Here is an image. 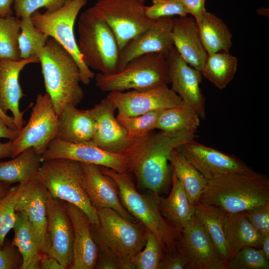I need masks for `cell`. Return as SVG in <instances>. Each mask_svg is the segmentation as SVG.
<instances>
[{"label": "cell", "instance_id": "obj_1", "mask_svg": "<svg viewBox=\"0 0 269 269\" xmlns=\"http://www.w3.org/2000/svg\"><path fill=\"white\" fill-rule=\"evenodd\" d=\"M197 129L151 133L134 141L121 151L129 172L133 173L138 185L159 194L170 180L169 158L179 146L194 140Z\"/></svg>", "mask_w": 269, "mask_h": 269}, {"label": "cell", "instance_id": "obj_2", "mask_svg": "<svg viewBox=\"0 0 269 269\" xmlns=\"http://www.w3.org/2000/svg\"><path fill=\"white\" fill-rule=\"evenodd\" d=\"M199 201L226 213L247 211L269 202V178L255 171L208 180Z\"/></svg>", "mask_w": 269, "mask_h": 269}, {"label": "cell", "instance_id": "obj_3", "mask_svg": "<svg viewBox=\"0 0 269 269\" xmlns=\"http://www.w3.org/2000/svg\"><path fill=\"white\" fill-rule=\"evenodd\" d=\"M46 92L59 115L71 104L78 105L84 98L80 71L71 54L57 41L49 37L39 56Z\"/></svg>", "mask_w": 269, "mask_h": 269}, {"label": "cell", "instance_id": "obj_4", "mask_svg": "<svg viewBox=\"0 0 269 269\" xmlns=\"http://www.w3.org/2000/svg\"><path fill=\"white\" fill-rule=\"evenodd\" d=\"M100 167L117 184L121 201L127 211L155 235L165 255L176 252L180 246L181 231L162 215L152 192L143 194L138 192L128 173L118 172L103 166Z\"/></svg>", "mask_w": 269, "mask_h": 269}, {"label": "cell", "instance_id": "obj_5", "mask_svg": "<svg viewBox=\"0 0 269 269\" xmlns=\"http://www.w3.org/2000/svg\"><path fill=\"white\" fill-rule=\"evenodd\" d=\"M97 211L99 224H91V229L99 250L116 257L124 269H131L132 260L145 245L146 227L139 222L127 220L110 208Z\"/></svg>", "mask_w": 269, "mask_h": 269}, {"label": "cell", "instance_id": "obj_6", "mask_svg": "<svg viewBox=\"0 0 269 269\" xmlns=\"http://www.w3.org/2000/svg\"><path fill=\"white\" fill-rule=\"evenodd\" d=\"M77 26L78 47L85 65L103 74L117 72L120 49L116 37L93 6L81 13Z\"/></svg>", "mask_w": 269, "mask_h": 269}, {"label": "cell", "instance_id": "obj_7", "mask_svg": "<svg viewBox=\"0 0 269 269\" xmlns=\"http://www.w3.org/2000/svg\"><path fill=\"white\" fill-rule=\"evenodd\" d=\"M37 179L52 197L80 208L91 225L99 224L97 211L83 187L80 162L65 158L43 160Z\"/></svg>", "mask_w": 269, "mask_h": 269}, {"label": "cell", "instance_id": "obj_8", "mask_svg": "<svg viewBox=\"0 0 269 269\" xmlns=\"http://www.w3.org/2000/svg\"><path fill=\"white\" fill-rule=\"evenodd\" d=\"M95 84L103 92L143 91L170 84L166 56L150 53L129 61L121 70L112 74L95 75Z\"/></svg>", "mask_w": 269, "mask_h": 269}, {"label": "cell", "instance_id": "obj_9", "mask_svg": "<svg viewBox=\"0 0 269 269\" xmlns=\"http://www.w3.org/2000/svg\"><path fill=\"white\" fill-rule=\"evenodd\" d=\"M87 0H68L58 9L41 13L38 10L31 16L34 26L40 31L57 41L73 57L80 71L81 83L88 85L95 73L83 62L74 32L76 20Z\"/></svg>", "mask_w": 269, "mask_h": 269}, {"label": "cell", "instance_id": "obj_10", "mask_svg": "<svg viewBox=\"0 0 269 269\" xmlns=\"http://www.w3.org/2000/svg\"><path fill=\"white\" fill-rule=\"evenodd\" d=\"M147 0H98L93 7L113 32L120 50L154 20L145 13Z\"/></svg>", "mask_w": 269, "mask_h": 269}, {"label": "cell", "instance_id": "obj_11", "mask_svg": "<svg viewBox=\"0 0 269 269\" xmlns=\"http://www.w3.org/2000/svg\"><path fill=\"white\" fill-rule=\"evenodd\" d=\"M58 133V115L46 92L37 96L29 121L12 140L13 158L24 150L34 148L42 154Z\"/></svg>", "mask_w": 269, "mask_h": 269}, {"label": "cell", "instance_id": "obj_12", "mask_svg": "<svg viewBox=\"0 0 269 269\" xmlns=\"http://www.w3.org/2000/svg\"><path fill=\"white\" fill-rule=\"evenodd\" d=\"M107 97L115 106L118 114L129 117L184 104L181 98L166 84L143 91L111 92Z\"/></svg>", "mask_w": 269, "mask_h": 269}, {"label": "cell", "instance_id": "obj_13", "mask_svg": "<svg viewBox=\"0 0 269 269\" xmlns=\"http://www.w3.org/2000/svg\"><path fill=\"white\" fill-rule=\"evenodd\" d=\"M41 156L43 161L65 158L108 167L118 172H129L126 158L122 154L107 151L91 141L70 143L56 138L50 143Z\"/></svg>", "mask_w": 269, "mask_h": 269}, {"label": "cell", "instance_id": "obj_14", "mask_svg": "<svg viewBox=\"0 0 269 269\" xmlns=\"http://www.w3.org/2000/svg\"><path fill=\"white\" fill-rule=\"evenodd\" d=\"M176 149L207 180L232 173L254 170L235 156L195 141L184 143Z\"/></svg>", "mask_w": 269, "mask_h": 269}, {"label": "cell", "instance_id": "obj_15", "mask_svg": "<svg viewBox=\"0 0 269 269\" xmlns=\"http://www.w3.org/2000/svg\"><path fill=\"white\" fill-rule=\"evenodd\" d=\"M180 246L187 257L190 269H229L205 229L193 216L181 230Z\"/></svg>", "mask_w": 269, "mask_h": 269}, {"label": "cell", "instance_id": "obj_16", "mask_svg": "<svg viewBox=\"0 0 269 269\" xmlns=\"http://www.w3.org/2000/svg\"><path fill=\"white\" fill-rule=\"evenodd\" d=\"M166 59L171 89L184 104L197 112L200 119H205V99L200 86L202 78L201 72L189 65L174 46Z\"/></svg>", "mask_w": 269, "mask_h": 269}, {"label": "cell", "instance_id": "obj_17", "mask_svg": "<svg viewBox=\"0 0 269 269\" xmlns=\"http://www.w3.org/2000/svg\"><path fill=\"white\" fill-rule=\"evenodd\" d=\"M173 17L154 20L145 30L131 39L120 50L117 71L131 60L150 53H160L166 56L173 46L172 37Z\"/></svg>", "mask_w": 269, "mask_h": 269}, {"label": "cell", "instance_id": "obj_18", "mask_svg": "<svg viewBox=\"0 0 269 269\" xmlns=\"http://www.w3.org/2000/svg\"><path fill=\"white\" fill-rule=\"evenodd\" d=\"M48 232L50 247L47 255L56 259L64 269L70 265L73 258V230L65 202L52 197L47 199Z\"/></svg>", "mask_w": 269, "mask_h": 269}, {"label": "cell", "instance_id": "obj_19", "mask_svg": "<svg viewBox=\"0 0 269 269\" xmlns=\"http://www.w3.org/2000/svg\"><path fill=\"white\" fill-rule=\"evenodd\" d=\"M80 165L83 187L97 211L110 208L128 220L138 222L123 205L115 181L102 171L100 166L85 163Z\"/></svg>", "mask_w": 269, "mask_h": 269}, {"label": "cell", "instance_id": "obj_20", "mask_svg": "<svg viewBox=\"0 0 269 269\" xmlns=\"http://www.w3.org/2000/svg\"><path fill=\"white\" fill-rule=\"evenodd\" d=\"M47 194L37 177L23 182V190L15 207L16 212L26 215L42 254H47L50 247L47 228Z\"/></svg>", "mask_w": 269, "mask_h": 269}, {"label": "cell", "instance_id": "obj_21", "mask_svg": "<svg viewBox=\"0 0 269 269\" xmlns=\"http://www.w3.org/2000/svg\"><path fill=\"white\" fill-rule=\"evenodd\" d=\"M116 110L107 96L91 109L96 123V131L91 141L113 153L120 152L133 142L115 117Z\"/></svg>", "mask_w": 269, "mask_h": 269}, {"label": "cell", "instance_id": "obj_22", "mask_svg": "<svg viewBox=\"0 0 269 269\" xmlns=\"http://www.w3.org/2000/svg\"><path fill=\"white\" fill-rule=\"evenodd\" d=\"M36 63H40L38 57L18 61L0 59V107L5 113L11 112L18 130L25 124V111L19 109L20 100L24 96L19 81L20 73L27 65Z\"/></svg>", "mask_w": 269, "mask_h": 269}, {"label": "cell", "instance_id": "obj_23", "mask_svg": "<svg viewBox=\"0 0 269 269\" xmlns=\"http://www.w3.org/2000/svg\"><path fill=\"white\" fill-rule=\"evenodd\" d=\"M65 206L74 235L73 258L69 268L94 269L99 249L93 238L89 220L82 210L73 204L65 202Z\"/></svg>", "mask_w": 269, "mask_h": 269}, {"label": "cell", "instance_id": "obj_24", "mask_svg": "<svg viewBox=\"0 0 269 269\" xmlns=\"http://www.w3.org/2000/svg\"><path fill=\"white\" fill-rule=\"evenodd\" d=\"M173 46L190 66L201 71L207 56L200 39L198 26L192 16L173 18Z\"/></svg>", "mask_w": 269, "mask_h": 269}, {"label": "cell", "instance_id": "obj_25", "mask_svg": "<svg viewBox=\"0 0 269 269\" xmlns=\"http://www.w3.org/2000/svg\"><path fill=\"white\" fill-rule=\"evenodd\" d=\"M96 131V123L91 109L81 110L66 105L58 115L57 138L70 143L91 141Z\"/></svg>", "mask_w": 269, "mask_h": 269}, {"label": "cell", "instance_id": "obj_26", "mask_svg": "<svg viewBox=\"0 0 269 269\" xmlns=\"http://www.w3.org/2000/svg\"><path fill=\"white\" fill-rule=\"evenodd\" d=\"M171 180V189L167 197L152 193L162 215L181 231L194 215L195 205L189 202L182 185L173 172Z\"/></svg>", "mask_w": 269, "mask_h": 269}, {"label": "cell", "instance_id": "obj_27", "mask_svg": "<svg viewBox=\"0 0 269 269\" xmlns=\"http://www.w3.org/2000/svg\"><path fill=\"white\" fill-rule=\"evenodd\" d=\"M12 158L0 161V182L21 183L37 177L43 160L34 148H28Z\"/></svg>", "mask_w": 269, "mask_h": 269}, {"label": "cell", "instance_id": "obj_28", "mask_svg": "<svg viewBox=\"0 0 269 269\" xmlns=\"http://www.w3.org/2000/svg\"><path fill=\"white\" fill-rule=\"evenodd\" d=\"M224 229L227 243L233 257L246 247L261 248L263 237L253 226L245 212L225 213Z\"/></svg>", "mask_w": 269, "mask_h": 269}, {"label": "cell", "instance_id": "obj_29", "mask_svg": "<svg viewBox=\"0 0 269 269\" xmlns=\"http://www.w3.org/2000/svg\"><path fill=\"white\" fill-rule=\"evenodd\" d=\"M225 212L214 206L200 201L195 205V216L205 229L221 258L228 263L233 255L225 234Z\"/></svg>", "mask_w": 269, "mask_h": 269}, {"label": "cell", "instance_id": "obj_30", "mask_svg": "<svg viewBox=\"0 0 269 269\" xmlns=\"http://www.w3.org/2000/svg\"><path fill=\"white\" fill-rule=\"evenodd\" d=\"M13 229L14 235L12 243L17 248L22 258L19 269H40V257L42 253L25 213L16 212V221Z\"/></svg>", "mask_w": 269, "mask_h": 269}, {"label": "cell", "instance_id": "obj_31", "mask_svg": "<svg viewBox=\"0 0 269 269\" xmlns=\"http://www.w3.org/2000/svg\"><path fill=\"white\" fill-rule=\"evenodd\" d=\"M196 22L202 43L207 54L229 52L232 45V34L220 18L206 10Z\"/></svg>", "mask_w": 269, "mask_h": 269}, {"label": "cell", "instance_id": "obj_32", "mask_svg": "<svg viewBox=\"0 0 269 269\" xmlns=\"http://www.w3.org/2000/svg\"><path fill=\"white\" fill-rule=\"evenodd\" d=\"M172 172L182 185L189 202L195 205L198 203L208 180L176 149L169 158Z\"/></svg>", "mask_w": 269, "mask_h": 269}, {"label": "cell", "instance_id": "obj_33", "mask_svg": "<svg viewBox=\"0 0 269 269\" xmlns=\"http://www.w3.org/2000/svg\"><path fill=\"white\" fill-rule=\"evenodd\" d=\"M238 59L229 52L208 54L201 73L219 89L225 88L235 77Z\"/></svg>", "mask_w": 269, "mask_h": 269}, {"label": "cell", "instance_id": "obj_34", "mask_svg": "<svg viewBox=\"0 0 269 269\" xmlns=\"http://www.w3.org/2000/svg\"><path fill=\"white\" fill-rule=\"evenodd\" d=\"M200 118L197 112L183 104L160 111L156 129L161 131H176L186 129H197Z\"/></svg>", "mask_w": 269, "mask_h": 269}, {"label": "cell", "instance_id": "obj_35", "mask_svg": "<svg viewBox=\"0 0 269 269\" xmlns=\"http://www.w3.org/2000/svg\"><path fill=\"white\" fill-rule=\"evenodd\" d=\"M20 20L21 32L18 46L21 59L39 58L49 37L37 29L31 17H23Z\"/></svg>", "mask_w": 269, "mask_h": 269}, {"label": "cell", "instance_id": "obj_36", "mask_svg": "<svg viewBox=\"0 0 269 269\" xmlns=\"http://www.w3.org/2000/svg\"><path fill=\"white\" fill-rule=\"evenodd\" d=\"M20 20L13 15L0 17V59L21 60L18 46Z\"/></svg>", "mask_w": 269, "mask_h": 269}, {"label": "cell", "instance_id": "obj_37", "mask_svg": "<svg viewBox=\"0 0 269 269\" xmlns=\"http://www.w3.org/2000/svg\"><path fill=\"white\" fill-rule=\"evenodd\" d=\"M144 247L132 260L131 269H159L165 256L164 249L155 235L146 228Z\"/></svg>", "mask_w": 269, "mask_h": 269}, {"label": "cell", "instance_id": "obj_38", "mask_svg": "<svg viewBox=\"0 0 269 269\" xmlns=\"http://www.w3.org/2000/svg\"><path fill=\"white\" fill-rule=\"evenodd\" d=\"M23 183L10 187L0 197V248L4 246L7 233L13 229L16 221L15 207L22 192Z\"/></svg>", "mask_w": 269, "mask_h": 269}, {"label": "cell", "instance_id": "obj_39", "mask_svg": "<svg viewBox=\"0 0 269 269\" xmlns=\"http://www.w3.org/2000/svg\"><path fill=\"white\" fill-rule=\"evenodd\" d=\"M159 112V111H151L134 117L118 114L116 118L126 130L130 138L134 141L144 137L156 129Z\"/></svg>", "mask_w": 269, "mask_h": 269}, {"label": "cell", "instance_id": "obj_40", "mask_svg": "<svg viewBox=\"0 0 269 269\" xmlns=\"http://www.w3.org/2000/svg\"><path fill=\"white\" fill-rule=\"evenodd\" d=\"M229 269H269V260L260 249L246 247L228 262Z\"/></svg>", "mask_w": 269, "mask_h": 269}, {"label": "cell", "instance_id": "obj_41", "mask_svg": "<svg viewBox=\"0 0 269 269\" xmlns=\"http://www.w3.org/2000/svg\"><path fill=\"white\" fill-rule=\"evenodd\" d=\"M68 0H14L12 9L19 19L31 17L33 12L41 8L46 11H54L61 7Z\"/></svg>", "mask_w": 269, "mask_h": 269}, {"label": "cell", "instance_id": "obj_42", "mask_svg": "<svg viewBox=\"0 0 269 269\" xmlns=\"http://www.w3.org/2000/svg\"><path fill=\"white\" fill-rule=\"evenodd\" d=\"M145 13L152 20L174 15L184 16L188 14L181 0H152V4L146 6Z\"/></svg>", "mask_w": 269, "mask_h": 269}, {"label": "cell", "instance_id": "obj_43", "mask_svg": "<svg viewBox=\"0 0 269 269\" xmlns=\"http://www.w3.org/2000/svg\"><path fill=\"white\" fill-rule=\"evenodd\" d=\"M245 213L262 237L269 235V202L245 211Z\"/></svg>", "mask_w": 269, "mask_h": 269}, {"label": "cell", "instance_id": "obj_44", "mask_svg": "<svg viewBox=\"0 0 269 269\" xmlns=\"http://www.w3.org/2000/svg\"><path fill=\"white\" fill-rule=\"evenodd\" d=\"M20 256L17 248L12 243L0 248V269H19L22 262Z\"/></svg>", "mask_w": 269, "mask_h": 269}, {"label": "cell", "instance_id": "obj_45", "mask_svg": "<svg viewBox=\"0 0 269 269\" xmlns=\"http://www.w3.org/2000/svg\"><path fill=\"white\" fill-rule=\"evenodd\" d=\"M190 269L188 260L180 246L172 254L165 255L159 269Z\"/></svg>", "mask_w": 269, "mask_h": 269}, {"label": "cell", "instance_id": "obj_46", "mask_svg": "<svg viewBox=\"0 0 269 269\" xmlns=\"http://www.w3.org/2000/svg\"><path fill=\"white\" fill-rule=\"evenodd\" d=\"M95 269H124L123 265L119 260L111 254L99 250Z\"/></svg>", "mask_w": 269, "mask_h": 269}, {"label": "cell", "instance_id": "obj_47", "mask_svg": "<svg viewBox=\"0 0 269 269\" xmlns=\"http://www.w3.org/2000/svg\"><path fill=\"white\" fill-rule=\"evenodd\" d=\"M185 6L188 14H190L196 21L199 20L206 11L205 2L206 0H181Z\"/></svg>", "mask_w": 269, "mask_h": 269}, {"label": "cell", "instance_id": "obj_48", "mask_svg": "<svg viewBox=\"0 0 269 269\" xmlns=\"http://www.w3.org/2000/svg\"><path fill=\"white\" fill-rule=\"evenodd\" d=\"M20 132V130L10 128L0 116V138L13 140L17 137Z\"/></svg>", "mask_w": 269, "mask_h": 269}, {"label": "cell", "instance_id": "obj_49", "mask_svg": "<svg viewBox=\"0 0 269 269\" xmlns=\"http://www.w3.org/2000/svg\"><path fill=\"white\" fill-rule=\"evenodd\" d=\"M40 269H64L63 266L55 258L49 256L47 254H42L40 257Z\"/></svg>", "mask_w": 269, "mask_h": 269}, {"label": "cell", "instance_id": "obj_50", "mask_svg": "<svg viewBox=\"0 0 269 269\" xmlns=\"http://www.w3.org/2000/svg\"><path fill=\"white\" fill-rule=\"evenodd\" d=\"M14 0H0V17L13 15L12 5Z\"/></svg>", "mask_w": 269, "mask_h": 269}, {"label": "cell", "instance_id": "obj_51", "mask_svg": "<svg viewBox=\"0 0 269 269\" xmlns=\"http://www.w3.org/2000/svg\"><path fill=\"white\" fill-rule=\"evenodd\" d=\"M12 152V140H9L6 142L0 141V160L8 157H11Z\"/></svg>", "mask_w": 269, "mask_h": 269}, {"label": "cell", "instance_id": "obj_52", "mask_svg": "<svg viewBox=\"0 0 269 269\" xmlns=\"http://www.w3.org/2000/svg\"><path fill=\"white\" fill-rule=\"evenodd\" d=\"M0 116L4 121L7 126L13 130H18L14 122L12 117L8 116L4 113L0 107Z\"/></svg>", "mask_w": 269, "mask_h": 269}, {"label": "cell", "instance_id": "obj_53", "mask_svg": "<svg viewBox=\"0 0 269 269\" xmlns=\"http://www.w3.org/2000/svg\"><path fill=\"white\" fill-rule=\"evenodd\" d=\"M260 249L269 260V235L263 237Z\"/></svg>", "mask_w": 269, "mask_h": 269}, {"label": "cell", "instance_id": "obj_54", "mask_svg": "<svg viewBox=\"0 0 269 269\" xmlns=\"http://www.w3.org/2000/svg\"><path fill=\"white\" fill-rule=\"evenodd\" d=\"M10 184L0 182V197L3 196L9 189Z\"/></svg>", "mask_w": 269, "mask_h": 269}]
</instances>
